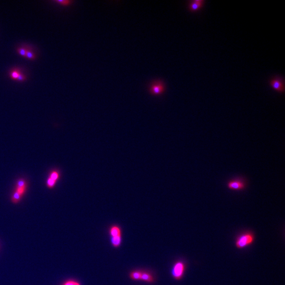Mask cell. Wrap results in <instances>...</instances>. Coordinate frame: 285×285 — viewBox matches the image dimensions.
Returning <instances> with one entry per match:
<instances>
[{
  "label": "cell",
  "instance_id": "1",
  "mask_svg": "<svg viewBox=\"0 0 285 285\" xmlns=\"http://www.w3.org/2000/svg\"><path fill=\"white\" fill-rule=\"evenodd\" d=\"M256 240V235L250 230L242 231L235 236L234 245L237 249L243 250L251 246Z\"/></svg>",
  "mask_w": 285,
  "mask_h": 285
},
{
  "label": "cell",
  "instance_id": "2",
  "mask_svg": "<svg viewBox=\"0 0 285 285\" xmlns=\"http://www.w3.org/2000/svg\"><path fill=\"white\" fill-rule=\"evenodd\" d=\"M187 262L184 259H179L173 263L171 267L172 277L176 281H180L183 279L187 270Z\"/></svg>",
  "mask_w": 285,
  "mask_h": 285
},
{
  "label": "cell",
  "instance_id": "3",
  "mask_svg": "<svg viewBox=\"0 0 285 285\" xmlns=\"http://www.w3.org/2000/svg\"><path fill=\"white\" fill-rule=\"evenodd\" d=\"M28 184L25 179H18L15 183V191L11 196V200L13 204H18L21 201L27 191Z\"/></svg>",
  "mask_w": 285,
  "mask_h": 285
},
{
  "label": "cell",
  "instance_id": "4",
  "mask_svg": "<svg viewBox=\"0 0 285 285\" xmlns=\"http://www.w3.org/2000/svg\"><path fill=\"white\" fill-rule=\"evenodd\" d=\"M227 186L232 191H243L247 187V181L244 177H236L229 181Z\"/></svg>",
  "mask_w": 285,
  "mask_h": 285
},
{
  "label": "cell",
  "instance_id": "5",
  "mask_svg": "<svg viewBox=\"0 0 285 285\" xmlns=\"http://www.w3.org/2000/svg\"><path fill=\"white\" fill-rule=\"evenodd\" d=\"M165 90V85L164 83L160 80H156L153 81L149 87L150 93L155 95L163 94Z\"/></svg>",
  "mask_w": 285,
  "mask_h": 285
},
{
  "label": "cell",
  "instance_id": "6",
  "mask_svg": "<svg viewBox=\"0 0 285 285\" xmlns=\"http://www.w3.org/2000/svg\"><path fill=\"white\" fill-rule=\"evenodd\" d=\"M270 85L277 92L283 93L285 92V85L283 78L280 76H276L270 80Z\"/></svg>",
  "mask_w": 285,
  "mask_h": 285
},
{
  "label": "cell",
  "instance_id": "7",
  "mask_svg": "<svg viewBox=\"0 0 285 285\" xmlns=\"http://www.w3.org/2000/svg\"><path fill=\"white\" fill-rule=\"evenodd\" d=\"M140 281L147 283H155L156 278L152 273L148 271L142 270V275Z\"/></svg>",
  "mask_w": 285,
  "mask_h": 285
},
{
  "label": "cell",
  "instance_id": "8",
  "mask_svg": "<svg viewBox=\"0 0 285 285\" xmlns=\"http://www.w3.org/2000/svg\"><path fill=\"white\" fill-rule=\"evenodd\" d=\"M204 0H193L189 2V10L192 12L198 11L201 8L204 4Z\"/></svg>",
  "mask_w": 285,
  "mask_h": 285
},
{
  "label": "cell",
  "instance_id": "9",
  "mask_svg": "<svg viewBox=\"0 0 285 285\" xmlns=\"http://www.w3.org/2000/svg\"><path fill=\"white\" fill-rule=\"evenodd\" d=\"M109 235L110 237H115L122 235V231L121 227L118 225H112L109 229Z\"/></svg>",
  "mask_w": 285,
  "mask_h": 285
},
{
  "label": "cell",
  "instance_id": "10",
  "mask_svg": "<svg viewBox=\"0 0 285 285\" xmlns=\"http://www.w3.org/2000/svg\"><path fill=\"white\" fill-rule=\"evenodd\" d=\"M143 270H134L129 274L130 279L133 281H140Z\"/></svg>",
  "mask_w": 285,
  "mask_h": 285
},
{
  "label": "cell",
  "instance_id": "11",
  "mask_svg": "<svg viewBox=\"0 0 285 285\" xmlns=\"http://www.w3.org/2000/svg\"><path fill=\"white\" fill-rule=\"evenodd\" d=\"M110 243L114 248H119L122 243V235L110 237Z\"/></svg>",
  "mask_w": 285,
  "mask_h": 285
},
{
  "label": "cell",
  "instance_id": "12",
  "mask_svg": "<svg viewBox=\"0 0 285 285\" xmlns=\"http://www.w3.org/2000/svg\"><path fill=\"white\" fill-rule=\"evenodd\" d=\"M60 174L58 170H52V171H51L48 177L52 179L53 181H56L57 182L58 181L59 179H60Z\"/></svg>",
  "mask_w": 285,
  "mask_h": 285
},
{
  "label": "cell",
  "instance_id": "13",
  "mask_svg": "<svg viewBox=\"0 0 285 285\" xmlns=\"http://www.w3.org/2000/svg\"><path fill=\"white\" fill-rule=\"evenodd\" d=\"M56 183L57 182L53 181V180L50 179L49 177H48L46 182V185L48 188L51 189L55 186V185H56Z\"/></svg>",
  "mask_w": 285,
  "mask_h": 285
},
{
  "label": "cell",
  "instance_id": "14",
  "mask_svg": "<svg viewBox=\"0 0 285 285\" xmlns=\"http://www.w3.org/2000/svg\"><path fill=\"white\" fill-rule=\"evenodd\" d=\"M63 285H81V283L77 280L70 279L65 282Z\"/></svg>",
  "mask_w": 285,
  "mask_h": 285
},
{
  "label": "cell",
  "instance_id": "15",
  "mask_svg": "<svg viewBox=\"0 0 285 285\" xmlns=\"http://www.w3.org/2000/svg\"><path fill=\"white\" fill-rule=\"evenodd\" d=\"M21 73H19V71H17V70H15V71H12L11 73V77L13 79H17L18 78V77H19V76L20 75Z\"/></svg>",
  "mask_w": 285,
  "mask_h": 285
},
{
  "label": "cell",
  "instance_id": "16",
  "mask_svg": "<svg viewBox=\"0 0 285 285\" xmlns=\"http://www.w3.org/2000/svg\"><path fill=\"white\" fill-rule=\"evenodd\" d=\"M25 57H27L28 59H34V53L32 52H30L28 50H27V52H26V54H25Z\"/></svg>",
  "mask_w": 285,
  "mask_h": 285
},
{
  "label": "cell",
  "instance_id": "17",
  "mask_svg": "<svg viewBox=\"0 0 285 285\" xmlns=\"http://www.w3.org/2000/svg\"><path fill=\"white\" fill-rule=\"evenodd\" d=\"M26 52H27V50H25L24 49H23V48L19 49L18 50V52H19V54H20L21 56H22L25 57Z\"/></svg>",
  "mask_w": 285,
  "mask_h": 285
},
{
  "label": "cell",
  "instance_id": "18",
  "mask_svg": "<svg viewBox=\"0 0 285 285\" xmlns=\"http://www.w3.org/2000/svg\"><path fill=\"white\" fill-rule=\"evenodd\" d=\"M56 2L61 4L62 5H67L69 4V3H70V1H56Z\"/></svg>",
  "mask_w": 285,
  "mask_h": 285
},
{
  "label": "cell",
  "instance_id": "19",
  "mask_svg": "<svg viewBox=\"0 0 285 285\" xmlns=\"http://www.w3.org/2000/svg\"><path fill=\"white\" fill-rule=\"evenodd\" d=\"M24 79H25L24 76L20 74V76H19V77H18V78L17 79V80H19V81H23V80H24Z\"/></svg>",
  "mask_w": 285,
  "mask_h": 285
}]
</instances>
